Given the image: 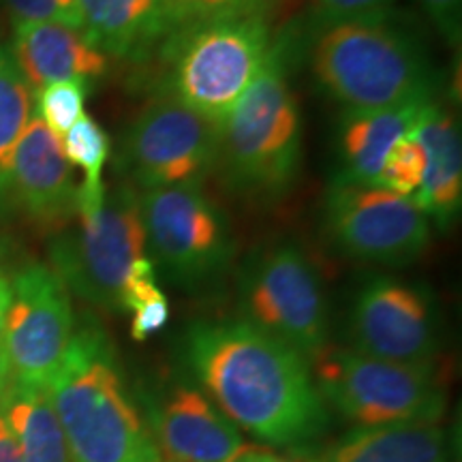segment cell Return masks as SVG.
I'll list each match as a JSON object with an SVG mask.
<instances>
[{"label":"cell","mask_w":462,"mask_h":462,"mask_svg":"<svg viewBox=\"0 0 462 462\" xmlns=\"http://www.w3.org/2000/svg\"><path fill=\"white\" fill-rule=\"evenodd\" d=\"M187 360L217 407L259 441L293 448L326 430L330 418L309 360L251 323H193Z\"/></svg>","instance_id":"cell-1"},{"label":"cell","mask_w":462,"mask_h":462,"mask_svg":"<svg viewBox=\"0 0 462 462\" xmlns=\"http://www.w3.org/2000/svg\"><path fill=\"white\" fill-rule=\"evenodd\" d=\"M48 394L73 462H163L126 390L109 334L90 317L75 330Z\"/></svg>","instance_id":"cell-2"},{"label":"cell","mask_w":462,"mask_h":462,"mask_svg":"<svg viewBox=\"0 0 462 462\" xmlns=\"http://www.w3.org/2000/svg\"><path fill=\"white\" fill-rule=\"evenodd\" d=\"M309 62L319 88L351 112L435 101L424 45L390 14L315 22Z\"/></svg>","instance_id":"cell-3"},{"label":"cell","mask_w":462,"mask_h":462,"mask_svg":"<svg viewBox=\"0 0 462 462\" xmlns=\"http://www.w3.org/2000/svg\"><path fill=\"white\" fill-rule=\"evenodd\" d=\"M287 48L273 43L262 71L221 123L215 171L240 198L279 199L302 170V114L289 84Z\"/></svg>","instance_id":"cell-4"},{"label":"cell","mask_w":462,"mask_h":462,"mask_svg":"<svg viewBox=\"0 0 462 462\" xmlns=\"http://www.w3.org/2000/svg\"><path fill=\"white\" fill-rule=\"evenodd\" d=\"M265 15L227 17L173 28L154 50L159 95L221 125L268 60Z\"/></svg>","instance_id":"cell-5"},{"label":"cell","mask_w":462,"mask_h":462,"mask_svg":"<svg viewBox=\"0 0 462 462\" xmlns=\"http://www.w3.org/2000/svg\"><path fill=\"white\" fill-rule=\"evenodd\" d=\"M50 268L69 293L109 313H123V293L140 259L150 257L140 193L131 184L78 195V217L51 236Z\"/></svg>","instance_id":"cell-6"},{"label":"cell","mask_w":462,"mask_h":462,"mask_svg":"<svg viewBox=\"0 0 462 462\" xmlns=\"http://www.w3.org/2000/svg\"><path fill=\"white\" fill-rule=\"evenodd\" d=\"M323 402L357 429L432 421L446 411L448 392L437 364H401L328 345L313 357Z\"/></svg>","instance_id":"cell-7"},{"label":"cell","mask_w":462,"mask_h":462,"mask_svg":"<svg viewBox=\"0 0 462 462\" xmlns=\"http://www.w3.org/2000/svg\"><path fill=\"white\" fill-rule=\"evenodd\" d=\"M240 310L246 323L313 360L328 346L330 315L321 276L296 245L257 248L242 265Z\"/></svg>","instance_id":"cell-8"},{"label":"cell","mask_w":462,"mask_h":462,"mask_svg":"<svg viewBox=\"0 0 462 462\" xmlns=\"http://www.w3.org/2000/svg\"><path fill=\"white\" fill-rule=\"evenodd\" d=\"M140 210L150 259L173 282L198 289L229 268L234 231L227 215L201 187L142 190Z\"/></svg>","instance_id":"cell-9"},{"label":"cell","mask_w":462,"mask_h":462,"mask_svg":"<svg viewBox=\"0 0 462 462\" xmlns=\"http://www.w3.org/2000/svg\"><path fill=\"white\" fill-rule=\"evenodd\" d=\"M221 125L157 95L126 126L120 170L142 190L201 187L215 171Z\"/></svg>","instance_id":"cell-10"},{"label":"cell","mask_w":462,"mask_h":462,"mask_svg":"<svg viewBox=\"0 0 462 462\" xmlns=\"http://www.w3.org/2000/svg\"><path fill=\"white\" fill-rule=\"evenodd\" d=\"M326 229L346 257L379 265L418 262L430 242L429 217L411 199L340 178L328 190Z\"/></svg>","instance_id":"cell-11"},{"label":"cell","mask_w":462,"mask_h":462,"mask_svg":"<svg viewBox=\"0 0 462 462\" xmlns=\"http://www.w3.org/2000/svg\"><path fill=\"white\" fill-rule=\"evenodd\" d=\"M71 293L45 263H26L11 276V304L5 330L7 377L48 385L75 330Z\"/></svg>","instance_id":"cell-12"},{"label":"cell","mask_w":462,"mask_h":462,"mask_svg":"<svg viewBox=\"0 0 462 462\" xmlns=\"http://www.w3.org/2000/svg\"><path fill=\"white\" fill-rule=\"evenodd\" d=\"M351 349L401 364H437L441 349L435 293L420 282L374 276L349 315Z\"/></svg>","instance_id":"cell-13"},{"label":"cell","mask_w":462,"mask_h":462,"mask_svg":"<svg viewBox=\"0 0 462 462\" xmlns=\"http://www.w3.org/2000/svg\"><path fill=\"white\" fill-rule=\"evenodd\" d=\"M78 190L62 142L34 114L0 165V218L20 217L56 234L78 217Z\"/></svg>","instance_id":"cell-14"},{"label":"cell","mask_w":462,"mask_h":462,"mask_svg":"<svg viewBox=\"0 0 462 462\" xmlns=\"http://www.w3.org/2000/svg\"><path fill=\"white\" fill-rule=\"evenodd\" d=\"M146 424L170 462H231L245 448L238 426L187 381L146 398Z\"/></svg>","instance_id":"cell-15"},{"label":"cell","mask_w":462,"mask_h":462,"mask_svg":"<svg viewBox=\"0 0 462 462\" xmlns=\"http://www.w3.org/2000/svg\"><path fill=\"white\" fill-rule=\"evenodd\" d=\"M9 51L32 92L65 79H97L109 69V58L79 31L54 22L14 26Z\"/></svg>","instance_id":"cell-16"},{"label":"cell","mask_w":462,"mask_h":462,"mask_svg":"<svg viewBox=\"0 0 462 462\" xmlns=\"http://www.w3.org/2000/svg\"><path fill=\"white\" fill-rule=\"evenodd\" d=\"M411 135L424 150V180L415 206L439 229L452 227L462 208V135L458 118L437 99L421 107Z\"/></svg>","instance_id":"cell-17"},{"label":"cell","mask_w":462,"mask_h":462,"mask_svg":"<svg viewBox=\"0 0 462 462\" xmlns=\"http://www.w3.org/2000/svg\"><path fill=\"white\" fill-rule=\"evenodd\" d=\"M78 5L88 42L118 60H148L176 28L167 0H78Z\"/></svg>","instance_id":"cell-18"},{"label":"cell","mask_w":462,"mask_h":462,"mask_svg":"<svg viewBox=\"0 0 462 462\" xmlns=\"http://www.w3.org/2000/svg\"><path fill=\"white\" fill-rule=\"evenodd\" d=\"M424 106L426 103H411L366 112L345 109L337 137L340 163L337 178L357 184H377L385 157L396 142L413 131Z\"/></svg>","instance_id":"cell-19"},{"label":"cell","mask_w":462,"mask_h":462,"mask_svg":"<svg viewBox=\"0 0 462 462\" xmlns=\"http://www.w3.org/2000/svg\"><path fill=\"white\" fill-rule=\"evenodd\" d=\"M0 415L24 462H73L45 385L7 377L0 383Z\"/></svg>","instance_id":"cell-20"},{"label":"cell","mask_w":462,"mask_h":462,"mask_svg":"<svg viewBox=\"0 0 462 462\" xmlns=\"http://www.w3.org/2000/svg\"><path fill=\"white\" fill-rule=\"evenodd\" d=\"M317 462H449L446 432L432 421L356 429Z\"/></svg>","instance_id":"cell-21"},{"label":"cell","mask_w":462,"mask_h":462,"mask_svg":"<svg viewBox=\"0 0 462 462\" xmlns=\"http://www.w3.org/2000/svg\"><path fill=\"white\" fill-rule=\"evenodd\" d=\"M34 116V92L17 69L9 45H0V165L7 163L17 140Z\"/></svg>","instance_id":"cell-22"},{"label":"cell","mask_w":462,"mask_h":462,"mask_svg":"<svg viewBox=\"0 0 462 462\" xmlns=\"http://www.w3.org/2000/svg\"><path fill=\"white\" fill-rule=\"evenodd\" d=\"M60 142L69 163L79 167L84 173L79 190L92 193V190H101L106 187L103 184V167H106L109 152H112V142H109L106 129L97 120H92L88 114H82Z\"/></svg>","instance_id":"cell-23"},{"label":"cell","mask_w":462,"mask_h":462,"mask_svg":"<svg viewBox=\"0 0 462 462\" xmlns=\"http://www.w3.org/2000/svg\"><path fill=\"white\" fill-rule=\"evenodd\" d=\"M92 88L90 79H65L43 86L34 92V114L54 133L58 140L78 123L84 114L86 99Z\"/></svg>","instance_id":"cell-24"},{"label":"cell","mask_w":462,"mask_h":462,"mask_svg":"<svg viewBox=\"0 0 462 462\" xmlns=\"http://www.w3.org/2000/svg\"><path fill=\"white\" fill-rule=\"evenodd\" d=\"M424 150L409 133L407 137L394 143V148L385 157L377 187H383L392 190V193L413 199L421 187V180H424Z\"/></svg>","instance_id":"cell-25"},{"label":"cell","mask_w":462,"mask_h":462,"mask_svg":"<svg viewBox=\"0 0 462 462\" xmlns=\"http://www.w3.org/2000/svg\"><path fill=\"white\" fill-rule=\"evenodd\" d=\"M173 24H198V22L227 20V17L265 15L274 0H167Z\"/></svg>","instance_id":"cell-26"},{"label":"cell","mask_w":462,"mask_h":462,"mask_svg":"<svg viewBox=\"0 0 462 462\" xmlns=\"http://www.w3.org/2000/svg\"><path fill=\"white\" fill-rule=\"evenodd\" d=\"M14 26L54 22L82 31L78 0H0Z\"/></svg>","instance_id":"cell-27"},{"label":"cell","mask_w":462,"mask_h":462,"mask_svg":"<svg viewBox=\"0 0 462 462\" xmlns=\"http://www.w3.org/2000/svg\"><path fill=\"white\" fill-rule=\"evenodd\" d=\"M396 0H313L317 22H340L390 14Z\"/></svg>","instance_id":"cell-28"},{"label":"cell","mask_w":462,"mask_h":462,"mask_svg":"<svg viewBox=\"0 0 462 462\" xmlns=\"http://www.w3.org/2000/svg\"><path fill=\"white\" fill-rule=\"evenodd\" d=\"M420 7L429 15L432 26L437 28L446 42L460 45L462 37V0H418Z\"/></svg>","instance_id":"cell-29"},{"label":"cell","mask_w":462,"mask_h":462,"mask_svg":"<svg viewBox=\"0 0 462 462\" xmlns=\"http://www.w3.org/2000/svg\"><path fill=\"white\" fill-rule=\"evenodd\" d=\"M167 319H170V302H167L165 293H161V296L133 310L131 337L135 340L154 337V334L163 330Z\"/></svg>","instance_id":"cell-30"},{"label":"cell","mask_w":462,"mask_h":462,"mask_svg":"<svg viewBox=\"0 0 462 462\" xmlns=\"http://www.w3.org/2000/svg\"><path fill=\"white\" fill-rule=\"evenodd\" d=\"M11 304V276L0 274V383L7 379V364H5V330H7V310Z\"/></svg>","instance_id":"cell-31"},{"label":"cell","mask_w":462,"mask_h":462,"mask_svg":"<svg viewBox=\"0 0 462 462\" xmlns=\"http://www.w3.org/2000/svg\"><path fill=\"white\" fill-rule=\"evenodd\" d=\"M231 462H302V460L285 458V456H279L270 452V449H262V448H242V452ZM304 462H317V460H304Z\"/></svg>","instance_id":"cell-32"},{"label":"cell","mask_w":462,"mask_h":462,"mask_svg":"<svg viewBox=\"0 0 462 462\" xmlns=\"http://www.w3.org/2000/svg\"><path fill=\"white\" fill-rule=\"evenodd\" d=\"M0 462H24L20 456V449L15 446V439L11 435L9 426L5 424L0 415Z\"/></svg>","instance_id":"cell-33"},{"label":"cell","mask_w":462,"mask_h":462,"mask_svg":"<svg viewBox=\"0 0 462 462\" xmlns=\"http://www.w3.org/2000/svg\"><path fill=\"white\" fill-rule=\"evenodd\" d=\"M7 253H9L7 238H5V236L0 234V274H3V263H5V257H7Z\"/></svg>","instance_id":"cell-34"},{"label":"cell","mask_w":462,"mask_h":462,"mask_svg":"<svg viewBox=\"0 0 462 462\" xmlns=\"http://www.w3.org/2000/svg\"><path fill=\"white\" fill-rule=\"evenodd\" d=\"M0 45H3V43H0Z\"/></svg>","instance_id":"cell-35"}]
</instances>
